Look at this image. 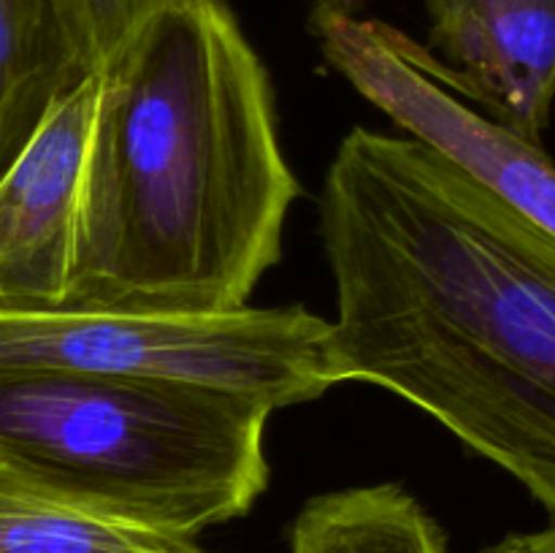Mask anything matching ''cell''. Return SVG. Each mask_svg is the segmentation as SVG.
<instances>
[{
  "instance_id": "1",
  "label": "cell",
  "mask_w": 555,
  "mask_h": 553,
  "mask_svg": "<svg viewBox=\"0 0 555 553\" xmlns=\"http://www.w3.org/2000/svg\"><path fill=\"white\" fill-rule=\"evenodd\" d=\"M334 385L437 417L555 524V239L431 146L352 128L320 195Z\"/></svg>"
},
{
  "instance_id": "2",
  "label": "cell",
  "mask_w": 555,
  "mask_h": 553,
  "mask_svg": "<svg viewBox=\"0 0 555 553\" xmlns=\"http://www.w3.org/2000/svg\"><path fill=\"white\" fill-rule=\"evenodd\" d=\"M65 309L225 314L301 195L263 60L225 0H168L101 70Z\"/></svg>"
},
{
  "instance_id": "3",
  "label": "cell",
  "mask_w": 555,
  "mask_h": 553,
  "mask_svg": "<svg viewBox=\"0 0 555 553\" xmlns=\"http://www.w3.org/2000/svg\"><path fill=\"white\" fill-rule=\"evenodd\" d=\"M274 407L225 385L157 374L0 377V455L108 518L195 540L269 486Z\"/></svg>"
},
{
  "instance_id": "4",
  "label": "cell",
  "mask_w": 555,
  "mask_h": 553,
  "mask_svg": "<svg viewBox=\"0 0 555 553\" xmlns=\"http://www.w3.org/2000/svg\"><path fill=\"white\" fill-rule=\"evenodd\" d=\"M30 372L195 380L260 396L274 410L334 388L328 320L307 307L225 314L0 307V377Z\"/></svg>"
},
{
  "instance_id": "5",
  "label": "cell",
  "mask_w": 555,
  "mask_h": 553,
  "mask_svg": "<svg viewBox=\"0 0 555 553\" xmlns=\"http://www.w3.org/2000/svg\"><path fill=\"white\" fill-rule=\"evenodd\" d=\"M309 30L325 63L369 103L555 239V163L466 103L428 47L388 22L323 0L314 3Z\"/></svg>"
},
{
  "instance_id": "6",
  "label": "cell",
  "mask_w": 555,
  "mask_h": 553,
  "mask_svg": "<svg viewBox=\"0 0 555 553\" xmlns=\"http://www.w3.org/2000/svg\"><path fill=\"white\" fill-rule=\"evenodd\" d=\"M98 92L95 74L57 101L0 179V307H63Z\"/></svg>"
},
{
  "instance_id": "7",
  "label": "cell",
  "mask_w": 555,
  "mask_h": 553,
  "mask_svg": "<svg viewBox=\"0 0 555 553\" xmlns=\"http://www.w3.org/2000/svg\"><path fill=\"white\" fill-rule=\"evenodd\" d=\"M428 52L464 101L542 146L555 101V0H423Z\"/></svg>"
},
{
  "instance_id": "8",
  "label": "cell",
  "mask_w": 555,
  "mask_h": 553,
  "mask_svg": "<svg viewBox=\"0 0 555 553\" xmlns=\"http://www.w3.org/2000/svg\"><path fill=\"white\" fill-rule=\"evenodd\" d=\"M90 76L54 0H0V179L57 101Z\"/></svg>"
},
{
  "instance_id": "9",
  "label": "cell",
  "mask_w": 555,
  "mask_h": 553,
  "mask_svg": "<svg viewBox=\"0 0 555 553\" xmlns=\"http://www.w3.org/2000/svg\"><path fill=\"white\" fill-rule=\"evenodd\" d=\"M0 553H209L49 491L0 455Z\"/></svg>"
},
{
  "instance_id": "10",
  "label": "cell",
  "mask_w": 555,
  "mask_h": 553,
  "mask_svg": "<svg viewBox=\"0 0 555 553\" xmlns=\"http://www.w3.org/2000/svg\"><path fill=\"white\" fill-rule=\"evenodd\" d=\"M291 553H450L448 535L399 483L320 493L291 526Z\"/></svg>"
},
{
  "instance_id": "11",
  "label": "cell",
  "mask_w": 555,
  "mask_h": 553,
  "mask_svg": "<svg viewBox=\"0 0 555 553\" xmlns=\"http://www.w3.org/2000/svg\"><path fill=\"white\" fill-rule=\"evenodd\" d=\"M168 0H54L92 74H101Z\"/></svg>"
},
{
  "instance_id": "12",
  "label": "cell",
  "mask_w": 555,
  "mask_h": 553,
  "mask_svg": "<svg viewBox=\"0 0 555 553\" xmlns=\"http://www.w3.org/2000/svg\"><path fill=\"white\" fill-rule=\"evenodd\" d=\"M482 553H555V524L537 531H515Z\"/></svg>"
},
{
  "instance_id": "13",
  "label": "cell",
  "mask_w": 555,
  "mask_h": 553,
  "mask_svg": "<svg viewBox=\"0 0 555 553\" xmlns=\"http://www.w3.org/2000/svg\"><path fill=\"white\" fill-rule=\"evenodd\" d=\"M323 3L334 5V9L339 11H350V14H356V9L363 3V0H323Z\"/></svg>"
}]
</instances>
